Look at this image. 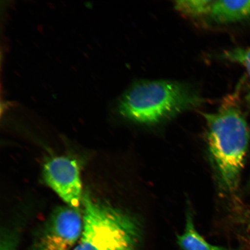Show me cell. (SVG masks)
<instances>
[{"label":"cell","instance_id":"obj_1","mask_svg":"<svg viewBox=\"0 0 250 250\" xmlns=\"http://www.w3.org/2000/svg\"><path fill=\"white\" fill-rule=\"evenodd\" d=\"M208 127L209 151L219 178L228 192L237 188L248 153L250 130L236 93L213 113H202Z\"/></svg>","mask_w":250,"mask_h":250},{"label":"cell","instance_id":"obj_2","mask_svg":"<svg viewBox=\"0 0 250 250\" xmlns=\"http://www.w3.org/2000/svg\"><path fill=\"white\" fill-rule=\"evenodd\" d=\"M205 99L187 84L167 80L133 84L118 103L120 114L143 124H155L183 111L198 107Z\"/></svg>","mask_w":250,"mask_h":250},{"label":"cell","instance_id":"obj_3","mask_svg":"<svg viewBox=\"0 0 250 250\" xmlns=\"http://www.w3.org/2000/svg\"><path fill=\"white\" fill-rule=\"evenodd\" d=\"M83 229L73 250H138L142 229L136 219L105 203L83 195Z\"/></svg>","mask_w":250,"mask_h":250},{"label":"cell","instance_id":"obj_4","mask_svg":"<svg viewBox=\"0 0 250 250\" xmlns=\"http://www.w3.org/2000/svg\"><path fill=\"white\" fill-rule=\"evenodd\" d=\"M83 229V217L78 208L61 206L46 222L35 250H70L80 240Z\"/></svg>","mask_w":250,"mask_h":250},{"label":"cell","instance_id":"obj_5","mask_svg":"<svg viewBox=\"0 0 250 250\" xmlns=\"http://www.w3.org/2000/svg\"><path fill=\"white\" fill-rule=\"evenodd\" d=\"M45 182L67 206L78 208L82 203V183L80 167L76 161L58 156L43 166Z\"/></svg>","mask_w":250,"mask_h":250},{"label":"cell","instance_id":"obj_6","mask_svg":"<svg viewBox=\"0 0 250 250\" xmlns=\"http://www.w3.org/2000/svg\"><path fill=\"white\" fill-rule=\"evenodd\" d=\"M209 16L218 23L234 22L250 18V0L215 1Z\"/></svg>","mask_w":250,"mask_h":250},{"label":"cell","instance_id":"obj_7","mask_svg":"<svg viewBox=\"0 0 250 250\" xmlns=\"http://www.w3.org/2000/svg\"><path fill=\"white\" fill-rule=\"evenodd\" d=\"M177 243L183 250H228L206 240L196 230L191 210L187 212L186 224L183 232L177 236Z\"/></svg>","mask_w":250,"mask_h":250},{"label":"cell","instance_id":"obj_8","mask_svg":"<svg viewBox=\"0 0 250 250\" xmlns=\"http://www.w3.org/2000/svg\"><path fill=\"white\" fill-rule=\"evenodd\" d=\"M214 1L209 0L176 1L174 2V7L186 17L196 18L210 15Z\"/></svg>","mask_w":250,"mask_h":250},{"label":"cell","instance_id":"obj_9","mask_svg":"<svg viewBox=\"0 0 250 250\" xmlns=\"http://www.w3.org/2000/svg\"><path fill=\"white\" fill-rule=\"evenodd\" d=\"M223 57L228 61L235 62L246 68L250 78V47L235 48L224 52ZM250 100V93L249 95Z\"/></svg>","mask_w":250,"mask_h":250},{"label":"cell","instance_id":"obj_10","mask_svg":"<svg viewBox=\"0 0 250 250\" xmlns=\"http://www.w3.org/2000/svg\"><path fill=\"white\" fill-rule=\"evenodd\" d=\"M15 241L14 236L5 234L2 236L0 250H15Z\"/></svg>","mask_w":250,"mask_h":250}]
</instances>
